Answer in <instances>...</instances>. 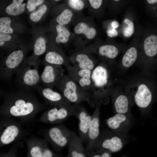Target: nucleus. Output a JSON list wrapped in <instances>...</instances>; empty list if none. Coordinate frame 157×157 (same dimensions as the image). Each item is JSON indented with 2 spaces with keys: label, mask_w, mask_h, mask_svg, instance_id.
<instances>
[{
  "label": "nucleus",
  "mask_w": 157,
  "mask_h": 157,
  "mask_svg": "<svg viewBox=\"0 0 157 157\" xmlns=\"http://www.w3.org/2000/svg\"><path fill=\"white\" fill-rule=\"evenodd\" d=\"M48 107L39 101L31 91L19 89L5 95L0 106V115L16 118L24 125L32 122L36 115Z\"/></svg>",
  "instance_id": "nucleus-1"
},
{
  "label": "nucleus",
  "mask_w": 157,
  "mask_h": 157,
  "mask_svg": "<svg viewBox=\"0 0 157 157\" xmlns=\"http://www.w3.org/2000/svg\"><path fill=\"white\" fill-rule=\"evenodd\" d=\"M20 121L0 115V148L12 143L25 140L30 132Z\"/></svg>",
  "instance_id": "nucleus-2"
},
{
  "label": "nucleus",
  "mask_w": 157,
  "mask_h": 157,
  "mask_svg": "<svg viewBox=\"0 0 157 157\" xmlns=\"http://www.w3.org/2000/svg\"><path fill=\"white\" fill-rule=\"evenodd\" d=\"M57 152H61L68 146L76 133L64 124H57L46 129H42L38 132Z\"/></svg>",
  "instance_id": "nucleus-3"
},
{
  "label": "nucleus",
  "mask_w": 157,
  "mask_h": 157,
  "mask_svg": "<svg viewBox=\"0 0 157 157\" xmlns=\"http://www.w3.org/2000/svg\"><path fill=\"white\" fill-rule=\"evenodd\" d=\"M56 87L72 104H80L85 102L91 106L94 105L91 93L81 87L67 74L64 76Z\"/></svg>",
  "instance_id": "nucleus-4"
},
{
  "label": "nucleus",
  "mask_w": 157,
  "mask_h": 157,
  "mask_svg": "<svg viewBox=\"0 0 157 157\" xmlns=\"http://www.w3.org/2000/svg\"><path fill=\"white\" fill-rule=\"evenodd\" d=\"M129 138L128 133L114 131L108 128L105 129L100 131L94 148L106 150L112 153L116 152L127 144Z\"/></svg>",
  "instance_id": "nucleus-5"
},
{
  "label": "nucleus",
  "mask_w": 157,
  "mask_h": 157,
  "mask_svg": "<svg viewBox=\"0 0 157 157\" xmlns=\"http://www.w3.org/2000/svg\"><path fill=\"white\" fill-rule=\"evenodd\" d=\"M37 66L26 63L15 72V81L19 89L26 91L35 90L41 82Z\"/></svg>",
  "instance_id": "nucleus-6"
},
{
  "label": "nucleus",
  "mask_w": 157,
  "mask_h": 157,
  "mask_svg": "<svg viewBox=\"0 0 157 157\" xmlns=\"http://www.w3.org/2000/svg\"><path fill=\"white\" fill-rule=\"evenodd\" d=\"M78 104L70 106L55 107L47 109L37 119L38 122L50 124H58L69 117L74 116Z\"/></svg>",
  "instance_id": "nucleus-7"
},
{
  "label": "nucleus",
  "mask_w": 157,
  "mask_h": 157,
  "mask_svg": "<svg viewBox=\"0 0 157 157\" xmlns=\"http://www.w3.org/2000/svg\"><path fill=\"white\" fill-rule=\"evenodd\" d=\"M24 140L27 147L26 157H66L51 150L48 143L44 138L31 135Z\"/></svg>",
  "instance_id": "nucleus-8"
},
{
  "label": "nucleus",
  "mask_w": 157,
  "mask_h": 157,
  "mask_svg": "<svg viewBox=\"0 0 157 157\" xmlns=\"http://www.w3.org/2000/svg\"><path fill=\"white\" fill-rule=\"evenodd\" d=\"M24 56V52L20 50L10 53L6 60L5 66L0 70V78L6 81L10 80L21 66Z\"/></svg>",
  "instance_id": "nucleus-9"
},
{
  "label": "nucleus",
  "mask_w": 157,
  "mask_h": 157,
  "mask_svg": "<svg viewBox=\"0 0 157 157\" xmlns=\"http://www.w3.org/2000/svg\"><path fill=\"white\" fill-rule=\"evenodd\" d=\"M65 72L61 66L47 64L40 76L41 82L45 87L53 89L65 75Z\"/></svg>",
  "instance_id": "nucleus-10"
},
{
  "label": "nucleus",
  "mask_w": 157,
  "mask_h": 157,
  "mask_svg": "<svg viewBox=\"0 0 157 157\" xmlns=\"http://www.w3.org/2000/svg\"><path fill=\"white\" fill-rule=\"evenodd\" d=\"M43 98L46 105L52 107H67L73 104L68 101L61 93L54 91L53 89L43 87L39 85L36 89Z\"/></svg>",
  "instance_id": "nucleus-11"
},
{
  "label": "nucleus",
  "mask_w": 157,
  "mask_h": 157,
  "mask_svg": "<svg viewBox=\"0 0 157 157\" xmlns=\"http://www.w3.org/2000/svg\"><path fill=\"white\" fill-rule=\"evenodd\" d=\"M126 114L117 113L106 121L108 128L113 131L128 133L134 123V120Z\"/></svg>",
  "instance_id": "nucleus-12"
},
{
  "label": "nucleus",
  "mask_w": 157,
  "mask_h": 157,
  "mask_svg": "<svg viewBox=\"0 0 157 157\" xmlns=\"http://www.w3.org/2000/svg\"><path fill=\"white\" fill-rule=\"evenodd\" d=\"M67 75L81 87L89 92L93 90L91 79L92 71L70 66L67 67Z\"/></svg>",
  "instance_id": "nucleus-13"
},
{
  "label": "nucleus",
  "mask_w": 157,
  "mask_h": 157,
  "mask_svg": "<svg viewBox=\"0 0 157 157\" xmlns=\"http://www.w3.org/2000/svg\"><path fill=\"white\" fill-rule=\"evenodd\" d=\"M101 104V102L97 104L95 111L92 116L85 147L86 151L94 147L100 134L99 107Z\"/></svg>",
  "instance_id": "nucleus-14"
},
{
  "label": "nucleus",
  "mask_w": 157,
  "mask_h": 157,
  "mask_svg": "<svg viewBox=\"0 0 157 157\" xmlns=\"http://www.w3.org/2000/svg\"><path fill=\"white\" fill-rule=\"evenodd\" d=\"M74 116L79 121L78 136L82 142L86 144L92 116L83 106L78 104Z\"/></svg>",
  "instance_id": "nucleus-15"
},
{
  "label": "nucleus",
  "mask_w": 157,
  "mask_h": 157,
  "mask_svg": "<svg viewBox=\"0 0 157 157\" xmlns=\"http://www.w3.org/2000/svg\"><path fill=\"white\" fill-rule=\"evenodd\" d=\"M152 99L151 93L147 87L143 84L139 85L134 97L136 105L140 108H146L150 105Z\"/></svg>",
  "instance_id": "nucleus-16"
},
{
  "label": "nucleus",
  "mask_w": 157,
  "mask_h": 157,
  "mask_svg": "<svg viewBox=\"0 0 157 157\" xmlns=\"http://www.w3.org/2000/svg\"><path fill=\"white\" fill-rule=\"evenodd\" d=\"M91 79L92 87L101 88L107 84L108 73L107 70L104 67L99 65L92 71Z\"/></svg>",
  "instance_id": "nucleus-17"
},
{
  "label": "nucleus",
  "mask_w": 157,
  "mask_h": 157,
  "mask_svg": "<svg viewBox=\"0 0 157 157\" xmlns=\"http://www.w3.org/2000/svg\"><path fill=\"white\" fill-rule=\"evenodd\" d=\"M68 146L66 157H86L85 147L76 133L73 135Z\"/></svg>",
  "instance_id": "nucleus-18"
},
{
  "label": "nucleus",
  "mask_w": 157,
  "mask_h": 157,
  "mask_svg": "<svg viewBox=\"0 0 157 157\" xmlns=\"http://www.w3.org/2000/svg\"><path fill=\"white\" fill-rule=\"evenodd\" d=\"M70 60L74 63L73 66L81 69H86L92 71L94 67L93 61L88 54L81 52L73 55Z\"/></svg>",
  "instance_id": "nucleus-19"
},
{
  "label": "nucleus",
  "mask_w": 157,
  "mask_h": 157,
  "mask_svg": "<svg viewBox=\"0 0 157 157\" xmlns=\"http://www.w3.org/2000/svg\"><path fill=\"white\" fill-rule=\"evenodd\" d=\"M45 60L47 64L59 66L64 65L66 67L71 66L63 55L55 51L47 52L45 56Z\"/></svg>",
  "instance_id": "nucleus-20"
},
{
  "label": "nucleus",
  "mask_w": 157,
  "mask_h": 157,
  "mask_svg": "<svg viewBox=\"0 0 157 157\" xmlns=\"http://www.w3.org/2000/svg\"><path fill=\"white\" fill-rule=\"evenodd\" d=\"M144 49L146 54L149 57L155 56L157 53V36L151 35L147 37L144 42Z\"/></svg>",
  "instance_id": "nucleus-21"
},
{
  "label": "nucleus",
  "mask_w": 157,
  "mask_h": 157,
  "mask_svg": "<svg viewBox=\"0 0 157 157\" xmlns=\"http://www.w3.org/2000/svg\"><path fill=\"white\" fill-rule=\"evenodd\" d=\"M74 31L76 34H84L89 40L93 39L97 34V31L94 28L90 27L84 22L78 23L74 27Z\"/></svg>",
  "instance_id": "nucleus-22"
},
{
  "label": "nucleus",
  "mask_w": 157,
  "mask_h": 157,
  "mask_svg": "<svg viewBox=\"0 0 157 157\" xmlns=\"http://www.w3.org/2000/svg\"><path fill=\"white\" fill-rule=\"evenodd\" d=\"M23 0H13L12 3L6 8V12L8 15L17 16L23 13L25 9V3H23Z\"/></svg>",
  "instance_id": "nucleus-23"
},
{
  "label": "nucleus",
  "mask_w": 157,
  "mask_h": 157,
  "mask_svg": "<svg viewBox=\"0 0 157 157\" xmlns=\"http://www.w3.org/2000/svg\"><path fill=\"white\" fill-rule=\"evenodd\" d=\"M129 101L127 97L123 95L119 96L115 101L114 106L117 113H127L129 109Z\"/></svg>",
  "instance_id": "nucleus-24"
},
{
  "label": "nucleus",
  "mask_w": 157,
  "mask_h": 157,
  "mask_svg": "<svg viewBox=\"0 0 157 157\" xmlns=\"http://www.w3.org/2000/svg\"><path fill=\"white\" fill-rule=\"evenodd\" d=\"M137 51L134 47H131L124 54L122 59L123 65L129 67L135 63L137 57Z\"/></svg>",
  "instance_id": "nucleus-25"
},
{
  "label": "nucleus",
  "mask_w": 157,
  "mask_h": 157,
  "mask_svg": "<svg viewBox=\"0 0 157 157\" xmlns=\"http://www.w3.org/2000/svg\"><path fill=\"white\" fill-rule=\"evenodd\" d=\"M57 35L56 39L58 43H66L68 42L70 33L68 29L65 26L58 24L56 27Z\"/></svg>",
  "instance_id": "nucleus-26"
},
{
  "label": "nucleus",
  "mask_w": 157,
  "mask_h": 157,
  "mask_svg": "<svg viewBox=\"0 0 157 157\" xmlns=\"http://www.w3.org/2000/svg\"><path fill=\"white\" fill-rule=\"evenodd\" d=\"M98 52L100 55L110 58H115L118 53V51L117 47L111 45H105L100 46L99 48Z\"/></svg>",
  "instance_id": "nucleus-27"
},
{
  "label": "nucleus",
  "mask_w": 157,
  "mask_h": 157,
  "mask_svg": "<svg viewBox=\"0 0 157 157\" xmlns=\"http://www.w3.org/2000/svg\"><path fill=\"white\" fill-rule=\"evenodd\" d=\"M73 15L72 12L68 9H66L57 17L56 21L59 24L65 26L71 22Z\"/></svg>",
  "instance_id": "nucleus-28"
},
{
  "label": "nucleus",
  "mask_w": 157,
  "mask_h": 157,
  "mask_svg": "<svg viewBox=\"0 0 157 157\" xmlns=\"http://www.w3.org/2000/svg\"><path fill=\"white\" fill-rule=\"evenodd\" d=\"M86 157H112V153L108 150L94 148L86 151Z\"/></svg>",
  "instance_id": "nucleus-29"
},
{
  "label": "nucleus",
  "mask_w": 157,
  "mask_h": 157,
  "mask_svg": "<svg viewBox=\"0 0 157 157\" xmlns=\"http://www.w3.org/2000/svg\"><path fill=\"white\" fill-rule=\"evenodd\" d=\"M46 49V42L45 39L42 37L38 38L34 46V52L36 56L43 54Z\"/></svg>",
  "instance_id": "nucleus-30"
},
{
  "label": "nucleus",
  "mask_w": 157,
  "mask_h": 157,
  "mask_svg": "<svg viewBox=\"0 0 157 157\" xmlns=\"http://www.w3.org/2000/svg\"><path fill=\"white\" fill-rule=\"evenodd\" d=\"M11 20L8 17L0 18V32L5 34H12L13 30L10 26Z\"/></svg>",
  "instance_id": "nucleus-31"
},
{
  "label": "nucleus",
  "mask_w": 157,
  "mask_h": 157,
  "mask_svg": "<svg viewBox=\"0 0 157 157\" xmlns=\"http://www.w3.org/2000/svg\"><path fill=\"white\" fill-rule=\"evenodd\" d=\"M47 7L46 5L43 4L41 5L36 11L30 14V19L34 22L38 21L47 12Z\"/></svg>",
  "instance_id": "nucleus-32"
},
{
  "label": "nucleus",
  "mask_w": 157,
  "mask_h": 157,
  "mask_svg": "<svg viewBox=\"0 0 157 157\" xmlns=\"http://www.w3.org/2000/svg\"><path fill=\"white\" fill-rule=\"evenodd\" d=\"M23 146V144L21 141L14 142L10 147L8 151L5 153V157H17L18 149Z\"/></svg>",
  "instance_id": "nucleus-33"
},
{
  "label": "nucleus",
  "mask_w": 157,
  "mask_h": 157,
  "mask_svg": "<svg viewBox=\"0 0 157 157\" xmlns=\"http://www.w3.org/2000/svg\"><path fill=\"white\" fill-rule=\"evenodd\" d=\"M124 22L127 24L128 26L124 30L123 35L126 37L131 36L133 34L134 31V24L133 22L128 19L124 20Z\"/></svg>",
  "instance_id": "nucleus-34"
},
{
  "label": "nucleus",
  "mask_w": 157,
  "mask_h": 157,
  "mask_svg": "<svg viewBox=\"0 0 157 157\" xmlns=\"http://www.w3.org/2000/svg\"><path fill=\"white\" fill-rule=\"evenodd\" d=\"M68 4L72 9L78 10H82L84 6V2L81 0H69Z\"/></svg>",
  "instance_id": "nucleus-35"
},
{
  "label": "nucleus",
  "mask_w": 157,
  "mask_h": 157,
  "mask_svg": "<svg viewBox=\"0 0 157 157\" xmlns=\"http://www.w3.org/2000/svg\"><path fill=\"white\" fill-rule=\"evenodd\" d=\"M44 2L43 0H29L27 4L26 7L29 12L34 10L36 6H38Z\"/></svg>",
  "instance_id": "nucleus-36"
},
{
  "label": "nucleus",
  "mask_w": 157,
  "mask_h": 157,
  "mask_svg": "<svg viewBox=\"0 0 157 157\" xmlns=\"http://www.w3.org/2000/svg\"><path fill=\"white\" fill-rule=\"evenodd\" d=\"M11 38L10 35L0 32V46L3 45L5 41L10 40Z\"/></svg>",
  "instance_id": "nucleus-37"
},
{
  "label": "nucleus",
  "mask_w": 157,
  "mask_h": 157,
  "mask_svg": "<svg viewBox=\"0 0 157 157\" xmlns=\"http://www.w3.org/2000/svg\"><path fill=\"white\" fill-rule=\"evenodd\" d=\"M88 1L91 6L95 9L99 8L102 2L101 0H89Z\"/></svg>",
  "instance_id": "nucleus-38"
},
{
  "label": "nucleus",
  "mask_w": 157,
  "mask_h": 157,
  "mask_svg": "<svg viewBox=\"0 0 157 157\" xmlns=\"http://www.w3.org/2000/svg\"><path fill=\"white\" fill-rule=\"evenodd\" d=\"M107 33L108 36L111 38L117 36L118 34L116 29L113 28L112 29L108 30L107 31Z\"/></svg>",
  "instance_id": "nucleus-39"
},
{
  "label": "nucleus",
  "mask_w": 157,
  "mask_h": 157,
  "mask_svg": "<svg viewBox=\"0 0 157 157\" xmlns=\"http://www.w3.org/2000/svg\"><path fill=\"white\" fill-rule=\"evenodd\" d=\"M111 26L113 28L116 29L119 26V24L116 21H114L113 22L111 23Z\"/></svg>",
  "instance_id": "nucleus-40"
},
{
  "label": "nucleus",
  "mask_w": 157,
  "mask_h": 157,
  "mask_svg": "<svg viewBox=\"0 0 157 157\" xmlns=\"http://www.w3.org/2000/svg\"><path fill=\"white\" fill-rule=\"evenodd\" d=\"M147 2L149 4H153L157 2V0H147Z\"/></svg>",
  "instance_id": "nucleus-41"
},
{
  "label": "nucleus",
  "mask_w": 157,
  "mask_h": 157,
  "mask_svg": "<svg viewBox=\"0 0 157 157\" xmlns=\"http://www.w3.org/2000/svg\"><path fill=\"white\" fill-rule=\"evenodd\" d=\"M5 153H0V157H5Z\"/></svg>",
  "instance_id": "nucleus-42"
},
{
  "label": "nucleus",
  "mask_w": 157,
  "mask_h": 157,
  "mask_svg": "<svg viewBox=\"0 0 157 157\" xmlns=\"http://www.w3.org/2000/svg\"><path fill=\"white\" fill-rule=\"evenodd\" d=\"M121 157H129L126 155H123Z\"/></svg>",
  "instance_id": "nucleus-43"
},
{
  "label": "nucleus",
  "mask_w": 157,
  "mask_h": 157,
  "mask_svg": "<svg viewBox=\"0 0 157 157\" xmlns=\"http://www.w3.org/2000/svg\"><path fill=\"white\" fill-rule=\"evenodd\" d=\"M114 1H119V0H115Z\"/></svg>",
  "instance_id": "nucleus-44"
},
{
  "label": "nucleus",
  "mask_w": 157,
  "mask_h": 157,
  "mask_svg": "<svg viewBox=\"0 0 157 157\" xmlns=\"http://www.w3.org/2000/svg\"><path fill=\"white\" fill-rule=\"evenodd\" d=\"M55 1H58L59 0H55Z\"/></svg>",
  "instance_id": "nucleus-45"
},
{
  "label": "nucleus",
  "mask_w": 157,
  "mask_h": 157,
  "mask_svg": "<svg viewBox=\"0 0 157 157\" xmlns=\"http://www.w3.org/2000/svg\"></svg>",
  "instance_id": "nucleus-46"
}]
</instances>
